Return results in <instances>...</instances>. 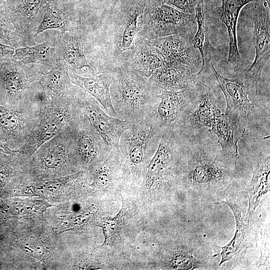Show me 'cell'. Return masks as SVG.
I'll list each match as a JSON object with an SVG mask.
<instances>
[{
    "instance_id": "4316f807",
    "label": "cell",
    "mask_w": 270,
    "mask_h": 270,
    "mask_svg": "<svg viewBox=\"0 0 270 270\" xmlns=\"http://www.w3.org/2000/svg\"><path fill=\"white\" fill-rule=\"evenodd\" d=\"M146 2L147 0H136L129 8L119 44V52L129 51L130 53L133 50Z\"/></svg>"
},
{
    "instance_id": "d6a6232c",
    "label": "cell",
    "mask_w": 270,
    "mask_h": 270,
    "mask_svg": "<svg viewBox=\"0 0 270 270\" xmlns=\"http://www.w3.org/2000/svg\"><path fill=\"white\" fill-rule=\"evenodd\" d=\"M16 48L5 45L0 42V56L9 58L13 57Z\"/></svg>"
},
{
    "instance_id": "e0dca14e",
    "label": "cell",
    "mask_w": 270,
    "mask_h": 270,
    "mask_svg": "<svg viewBox=\"0 0 270 270\" xmlns=\"http://www.w3.org/2000/svg\"><path fill=\"white\" fill-rule=\"evenodd\" d=\"M42 94L45 100L76 95L80 88L74 84L69 76L68 69L64 62L58 58L50 68L44 72L40 80Z\"/></svg>"
},
{
    "instance_id": "7c38bea8",
    "label": "cell",
    "mask_w": 270,
    "mask_h": 270,
    "mask_svg": "<svg viewBox=\"0 0 270 270\" xmlns=\"http://www.w3.org/2000/svg\"><path fill=\"white\" fill-rule=\"evenodd\" d=\"M72 128L77 156L80 164L94 166L110 152L80 110Z\"/></svg>"
},
{
    "instance_id": "d6986e66",
    "label": "cell",
    "mask_w": 270,
    "mask_h": 270,
    "mask_svg": "<svg viewBox=\"0 0 270 270\" xmlns=\"http://www.w3.org/2000/svg\"><path fill=\"white\" fill-rule=\"evenodd\" d=\"M68 73L74 84L94 98L108 114L116 118L110 96L112 76L109 72H101L94 77H84L70 71Z\"/></svg>"
},
{
    "instance_id": "4dcf8cb0",
    "label": "cell",
    "mask_w": 270,
    "mask_h": 270,
    "mask_svg": "<svg viewBox=\"0 0 270 270\" xmlns=\"http://www.w3.org/2000/svg\"><path fill=\"white\" fill-rule=\"evenodd\" d=\"M192 251L183 252L176 254L173 259L172 264L176 268L190 270L200 267V261L192 256Z\"/></svg>"
},
{
    "instance_id": "83f0119b",
    "label": "cell",
    "mask_w": 270,
    "mask_h": 270,
    "mask_svg": "<svg viewBox=\"0 0 270 270\" xmlns=\"http://www.w3.org/2000/svg\"><path fill=\"white\" fill-rule=\"evenodd\" d=\"M220 203L226 204L228 206L234 216L236 224V233L231 241L225 246V248L231 253L236 254L244 240L245 225L243 222L242 212L239 208L235 204L228 200L222 202Z\"/></svg>"
},
{
    "instance_id": "7402d4cb",
    "label": "cell",
    "mask_w": 270,
    "mask_h": 270,
    "mask_svg": "<svg viewBox=\"0 0 270 270\" xmlns=\"http://www.w3.org/2000/svg\"><path fill=\"white\" fill-rule=\"evenodd\" d=\"M218 138V143L223 152L238 158V143L246 135V129H242L232 122L226 114H220L216 118L211 129Z\"/></svg>"
},
{
    "instance_id": "8fae6325",
    "label": "cell",
    "mask_w": 270,
    "mask_h": 270,
    "mask_svg": "<svg viewBox=\"0 0 270 270\" xmlns=\"http://www.w3.org/2000/svg\"><path fill=\"white\" fill-rule=\"evenodd\" d=\"M209 68L213 73L217 84L222 90L226 102V114L240 128L245 129L247 118L252 106L248 94V86L242 77L230 78L220 74L212 62Z\"/></svg>"
},
{
    "instance_id": "836d02e7",
    "label": "cell",
    "mask_w": 270,
    "mask_h": 270,
    "mask_svg": "<svg viewBox=\"0 0 270 270\" xmlns=\"http://www.w3.org/2000/svg\"><path fill=\"white\" fill-rule=\"evenodd\" d=\"M0 151L6 154H16L15 150L10 148L4 143L0 140Z\"/></svg>"
},
{
    "instance_id": "9a60e30c",
    "label": "cell",
    "mask_w": 270,
    "mask_h": 270,
    "mask_svg": "<svg viewBox=\"0 0 270 270\" xmlns=\"http://www.w3.org/2000/svg\"><path fill=\"white\" fill-rule=\"evenodd\" d=\"M58 54L67 66L68 71L84 77H94L100 73L92 66L87 58L80 40L70 32L60 34Z\"/></svg>"
},
{
    "instance_id": "ba28073f",
    "label": "cell",
    "mask_w": 270,
    "mask_h": 270,
    "mask_svg": "<svg viewBox=\"0 0 270 270\" xmlns=\"http://www.w3.org/2000/svg\"><path fill=\"white\" fill-rule=\"evenodd\" d=\"M253 41L255 56L252 64L244 73V78L257 94L261 74L270 56V6L265 0H256L252 9Z\"/></svg>"
},
{
    "instance_id": "ac0fdd59",
    "label": "cell",
    "mask_w": 270,
    "mask_h": 270,
    "mask_svg": "<svg viewBox=\"0 0 270 270\" xmlns=\"http://www.w3.org/2000/svg\"><path fill=\"white\" fill-rule=\"evenodd\" d=\"M129 54L124 64L146 79L166 62L162 54L150 40L138 35L134 48Z\"/></svg>"
},
{
    "instance_id": "f1b7e54d",
    "label": "cell",
    "mask_w": 270,
    "mask_h": 270,
    "mask_svg": "<svg viewBox=\"0 0 270 270\" xmlns=\"http://www.w3.org/2000/svg\"><path fill=\"white\" fill-rule=\"evenodd\" d=\"M222 174L221 170L214 163L204 162L195 166L192 178L195 182H204L217 178Z\"/></svg>"
},
{
    "instance_id": "603a6c76",
    "label": "cell",
    "mask_w": 270,
    "mask_h": 270,
    "mask_svg": "<svg viewBox=\"0 0 270 270\" xmlns=\"http://www.w3.org/2000/svg\"><path fill=\"white\" fill-rule=\"evenodd\" d=\"M270 190V156L260 154L256 168L248 190L250 217L260 202L262 197Z\"/></svg>"
},
{
    "instance_id": "7a4b0ae2",
    "label": "cell",
    "mask_w": 270,
    "mask_h": 270,
    "mask_svg": "<svg viewBox=\"0 0 270 270\" xmlns=\"http://www.w3.org/2000/svg\"><path fill=\"white\" fill-rule=\"evenodd\" d=\"M76 94L45 100L39 119L26 142L16 155L22 160L30 158L45 142L70 126L79 114Z\"/></svg>"
},
{
    "instance_id": "cb8c5ba5",
    "label": "cell",
    "mask_w": 270,
    "mask_h": 270,
    "mask_svg": "<svg viewBox=\"0 0 270 270\" xmlns=\"http://www.w3.org/2000/svg\"><path fill=\"white\" fill-rule=\"evenodd\" d=\"M204 0H198L194 14L196 24V30L192 43L200 52L202 58V68L197 72L200 74L209 68V64L216 54V50L210 42L206 28L204 12Z\"/></svg>"
},
{
    "instance_id": "3957f363",
    "label": "cell",
    "mask_w": 270,
    "mask_h": 270,
    "mask_svg": "<svg viewBox=\"0 0 270 270\" xmlns=\"http://www.w3.org/2000/svg\"><path fill=\"white\" fill-rule=\"evenodd\" d=\"M45 72L15 59L0 65V104L20 107L42 94L40 80Z\"/></svg>"
},
{
    "instance_id": "5b68a950",
    "label": "cell",
    "mask_w": 270,
    "mask_h": 270,
    "mask_svg": "<svg viewBox=\"0 0 270 270\" xmlns=\"http://www.w3.org/2000/svg\"><path fill=\"white\" fill-rule=\"evenodd\" d=\"M194 14L182 12L156 0L146 2L137 35L148 40L195 32Z\"/></svg>"
},
{
    "instance_id": "ffe728a7",
    "label": "cell",
    "mask_w": 270,
    "mask_h": 270,
    "mask_svg": "<svg viewBox=\"0 0 270 270\" xmlns=\"http://www.w3.org/2000/svg\"><path fill=\"white\" fill-rule=\"evenodd\" d=\"M194 86L198 104L195 111L190 115V120L196 128H211L220 111L208 84L198 82L197 78Z\"/></svg>"
},
{
    "instance_id": "e575fe53",
    "label": "cell",
    "mask_w": 270,
    "mask_h": 270,
    "mask_svg": "<svg viewBox=\"0 0 270 270\" xmlns=\"http://www.w3.org/2000/svg\"><path fill=\"white\" fill-rule=\"evenodd\" d=\"M8 0H0V6Z\"/></svg>"
},
{
    "instance_id": "5bb4252c",
    "label": "cell",
    "mask_w": 270,
    "mask_h": 270,
    "mask_svg": "<svg viewBox=\"0 0 270 270\" xmlns=\"http://www.w3.org/2000/svg\"><path fill=\"white\" fill-rule=\"evenodd\" d=\"M256 0H222V4L215 10L218 19L226 26L229 38L227 66L234 70H240L244 65L240 55L236 36V26L239 14L246 4Z\"/></svg>"
},
{
    "instance_id": "30bf717a",
    "label": "cell",
    "mask_w": 270,
    "mask_h": 270,
    "mask_svg": "<svg viewBox=\"0 0 270 270\" xmlns=\"http://www.w3.org/2000/svg\"><path fill=\"white\" fill-rule=\"evenodd\" d=\"M191 88L179 90H158L156 96L159 101L152 114L163 131L179 132L186 118Z\"/></svg>"
},
{
    "instance_id": "1f68e13d",
    "label": "cell",
    "mask_w": 270,
    "mask_h": 270,
    "mask_svg": "<svg viewBox=\"0 0 270 270\" xmlns=\"http://www.w3.org/2000/svg\"><path fill=\"white\" fill-rule=\"evenodd\" d=\"M185 13L194 14L198 0H156Z\"/></svg>"
},
{
    "instance_id": "9c48e42d",
    "label": "cell",
    "mask_w": 270,
    "mask_h": 270,
    "mask_svg": "<svg viewBox=\"0 0 270 270\" xmlns=\"http://www.w3.org/2000/svg\"><path fill=\"white\" fill-rule=\"evenodd\" d=\"M76 99L80 111L102 138L108 148L111 152H118L120 137L132 122L108 114L94 98L80 88Z\"/></svg>"
},
{
    "instance_id": "52a82bcc",
    "label": "cell",
    "mask_w": 270,
    "mask_h": 270,
    "mask_svg": "<svg viewBox=\"0 0 270 270\" xmlns=\"http://www.w3.org/2000/svg\"><path fill=\"white\" fill-rule=\"evenodd\" d=\"M44 102L42 95L20 107L0 104V140L10 148L18 150L26 142L38 120Z\"/></svg>"
},
{
    "instance_id": "277c9868",
    "label": "cell",
    "mask_w": 270,
    "mask_h": 270,
    "mask_svg": "<svg viewBox=\"0 0 270 270\" xmlns=\"http://www.w3.org/2000/svg\"><path fill=\"white\" fill-rule=\"evenodd\" d=\"M162 132L152 114L132 122L120 137V157L136 172L146 162H150L158 148Z\"/></svg>"
},
{
    "instance_id": "4fadbf2b",
    "label": "cell",
    "mask_w": 270,
    "mask_h": 270,
    "mask_svg": "<svg viewBox=\"0 0 270 270\" xmlns=\"http://www.w3.org/2000/svg\"><path fill=\"white\" fill-rule=\"evenodd\" d=\"M194 34L172 35L150 40L164 58L166 62L181 64L196 72L202 63L199 51L192 43Z\"/></svg>"
},
{
    "instance_id": "6da1fadb",
    "label": "cell",
    "mask_w": 270,
    "mask_h": 270,
    "mask_svg": "<svg viewBox=\"0 0 270 270\" xmlns=\"http://www.w3.org/2000/svg\"><path fill=\"white\" fill-rule=\"evenodd\" d=\"M109 72L110 96L116 118L136 122L153 114L159 101L158 88L126 64Z\"/></svg>"
},
{
    "instance_id": "d590c367",
    "label": "cell",
    "mask_w": 270,
    "mask_h": 270,
    "mask_svg": "<svg viewBox=\"0 0 270 270\" xmlns=\"http://www.w3.org/2000/svg\"><path fill=\"white\" fill-rule=\"evenodd\" d=\"M66 0V1H68V0Z\"/></svg>"
},
{
    "instance_id": "f546056e",
    "label": "cell",
    "mask_w": 270,
    "mask_h": 270,
    "mask_svg": "<svg viewBox=\"0 0 270 270\" xmlns=\"http://www.w3.org/2000/svg\"><path fill=\"white\" fill-rule=\"evenodd\" d=\"M2 9L0 6V38L4 40H18L23 41L26 34L15 24H10L2 17Z\"/></svg>"
},
{
    "instance_id": "484cf974",
    "label": "cell",
    "mask_w": 270,
    "mask_h": 270,
    "mask_svg": "<svg viewBox=\"0 0 270 270\" xmlns=\"http://www.w3.org/2000/svg\"><path fill=\"white\" fill-rule=\"evenodd\" d=\"M44 16L37 27L36 35L48 30H58L60 34L72 32L74 26L67 10L54 0H48L44 9Z\"/></svg>"
},
{
    "instance_id": "44dd1931",
    "label": "cell",
    "mask_w": 270,
    "mask_h": 270,
    "mask_svg": "<svg viewBox=\"0 0 270 270\" xmlns=\"http://www.w3.org/2000/svg\"><path fill=\"white\" fill-rule=\"evenodd\" d=\"M48 0H14L6 1L7 10L10 12L18 27L26 34L35 29L38 18Z\"/></svg>"
},
{
    "instance_id": "2e32d148",
    "label": "cell",
    "mask_w": 270,
    "mask_h": 270,
    "mask_svg": "<svg viewBox=\"0 0 270 270\" xmlns=\"http://www.w3.org/2000/svg\"><path fill=\"white\" fill-rule=\"evenodd\" d=\"M198 76L186 66L166 62L146 80L158 89L179 90L192 87Z\"/></svg>"
},
{
    "instance_id": "8992f818",
    "label": "cell",
    "mask_w": 270,
    "mask_h": 270,
    "mask_svg": "<svg viewBox=\"0 0 270 270\" xmlns=\"http://www.w3.org/2000/svg\"><path fill=\"white\" fill-rule=\"evenodd\" d=\"M73 124L44 143L33 154L30 158L33 170L42 174H56L76 168L80 163Z\"/></svg>"
},
{
    "instance_id": "d4e9b609",
    "label": "cell",
    "mask_w": 270,
    "mask_h": 270,
    "mask_svg": "<svg viewBox=\"0 0 270 270\" xmlns=\"http://www.w3.org/2000/svg\"><path fill=\"white\" fill-rule=\"evenodd\" d=\"M56 42L48 40L32 46L15 50L14 58L25 65L40 64L51 68L56 62L58 54Z\"/></svg>"
}]
</instances>
